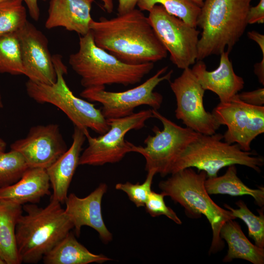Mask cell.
Returning <instances> with one entry per match:
<instances>
[{
    "mask_svg": "<svg viewBox=\"0 0 264 264\" xmlns=\"http://www.w3.org/2000/svg\"><path fill=\"white\" fill-rule=\"evenodd\" d=\"M89 29L97 46L125 63H154L167 56L148 17L140 10L135 8L110 20L92 19Z\"/></svg>",
    "mask_w": 264,
    "mask_h": 264,
    "instance_id": "6da1fadb",
    "label": "cell"
},
{
    "mask_svg": "<svg viewBox=\"0 0 264 264\" xmlns=\"http://www.w3.org/2000/svg\"><path fill=\"white\" fill-rule=\"evenodd\" d=\"M59 202L51 199L44 207L24 204L25 214L16 227V244L22 263L37 264L74 228Z\"/></svg>",
    "mask_w": 264,
    "mask_h": 264,
    "instance_id": "7a4b0ae2",
    "label": "cell"
},
{
    "mask_svg": "<svg viewBox=\"0 0 264 264\" xmlns=\"http://www.w3.org/2000/svg\"><path fill=\"white\" fill-rule=\"evenodd\" d=\"M252 0H204L197 19L201 30L197 61L230 52L243 35Z\"/></svg>",
    "mask_w": 264,
    "mask_h": 264,
    "instance_id": "3957f363",
    "label": "cell"
},
{
    "mask_svg": "<svg viewBox=\"0 0 264 264\" xmlns=\"http://www.w3.org/2000/svg\"><path fill=\"white\" fill-rule=\"evenodd\" d=\"M78 51L69 56L68 63L80 76L85 88L134 85L140 82L154 66L153 62L131 65L120 61L97 46L90 31L80 37Z\"/></svg>",
    "mask_w": 264,
    "mask_h": 264,
    "instance_id": "277c9868",
    "label": "cell"
},
{
    "mask_svg": "<svg viewBox=\"0 0 264 264\" xmlns=\"http://www.w3.org/2000/svg\"><path fill=\"white\" fill-rule=\"evenodd\" d=\"M171 175L159 182L161 193L181 205L189 218L197 219L204 215L212 231L209 253L221 250L224 243L220 237V229L227 220L236 218L229 210L218 205L210 197L205 187L206 173L203 171L197 173L192 168H187Z\"/></svg>",
    "mask_w": 264,
    "mask_h": 264,
    "instance_id": "5b68a950",
    "label": "cell"
},
{
    "mask_svg": "<svg viewBox=\"0 0 264 264\" xmlns=\"http://www.w3.org/2000/svg\"><path fill=\"white\" fill-rule=\"evenodd\" d=\"M57 75L56 82L50 85L35 82L28 79L25 88L28 96L37 103L52 104L61 110L75 127L84 131L88 129L102 135L110 128L101 110L94 104L74 95L67 86L64 75L67 67L59 54L52 56Z\"/></svg>",
    "mask_w": 264,
    "mask_h": 264,
    "instance_id": "8992f818",
    "label": "cell"
},
{
    "mask_svg": "<svg viewBox=\"0 0 264 264\" xmlns=\"http://www.w3.org/2000/svg\"><path fill=\"white\" fill-rule=\"evenodd\" d=\"M220 133L200 134L190 143L174 164L171 174L187 168L203 171L207 178L218 176L222 168L239 164L252 168L258 173L264 159L255 152L244 151L237 144L222 141Z\"/></svg>",
    "mask_w": 264,
    "mask_h": 264,
    "instance_id": "52a82bcc",
    "label": "cell"
},
{
    "mask_svg": "<svg viewBox=\"0 0 264 264\" xmlns=\"http://www.w3.org/2000/svg\"><path fill=\"white\" fill-rule=\"evenodd\" d=\"M154 118L162 124L160 130L154 126V135H149L145 147L134 145L132 152L142 155L145 159V170L154 169L161 176L171 174L177 159L187 147L200 134L189 128L182 127L167 118L157 110L152 109Z\"/></svg>",
    "mask_w": 264,
    "mask_h": 264,
    "instance_id": "ba28073f",
    "label": "cell"
},
{
    "mask_svg": "<svg viewBox=\"0 0 264 264\" xmlns=\"http://www.w3.org/2000/svg\"><path fill=\"white\" fill-rule=\"evenodd\" d=\"M153 117L152 109L143 110L124 117L107 119L110 128L97 137H92L88 130L85 131L88 145L81 154L79 165L101 166L119 162L132 152L134 145L125 139L126 133L142 129Z\"/></svg>",
    "mask_w": 264,
    "mask_h": 264,
    "instance_id": "9c48e42d",
    "label": "cell"
},
{
    "mask_svg": "<svg viewBox=\"0 0 264 264\" xmlns=\"http://www.w3.org/2000/svg\"><path fill=\"white\" fill-rule=\"evenodd\" d=\"M168 68L162 67L142 84L124 91L111 92L104 88H85L80 95L89 101L100 103L101 112L106 119L129 116L134 113L135 108L142 105L157 110L161 107L163 96L154 90L161 82L170 80L173 70L162 75Z\"/></svg>",
    "mask_w": 264,
    "mask_h": 264,
    "instance_id": "30bf717a",
    "label": "cell"
},
{
    "mask_svg": "<svg viewBox=\"0 0 264 264\" xmlns=\"http://www.w3.org/2000/svg\"><path fill=\"white\" fill-rule=\"evenodd\" d=\"M149 22L163 46L170 54L171 62L184 69L197 59L200 32L181 19L168 13L159 4L149 11Z\"/></svg>",
    "mask_w": 264,
    "mask_h": 264,
    "instance_id": "8fae6325",
    "label": "cell"
},
{
    "mask_svg": "<svg viewBox=\"0 0 264 264\" xmlns=\"http://www.w3.org/2000/svg\"><path fill=\"white\" fill-rule=\"evenodd\" d=\"M176 101V117L186 127L202 134L216 133L220 125L213 113L203 105L205 90L193 74L191 68L183 69L182 74L170 83Z\"/></svg>",
    "mask_w": 264,
    "mask_h": 264,
    "instance_id": "7c38bea8",
    "label": "cell"
},
{
    "mask_svg": "<svg viewBox=\"0 0 264 264\" xmlns=\"http://www.w3.org/2000/svg\"><path fill=\"white\" fill-rule=\"evenodd\" d=\"M219 124L226 126L224 141L250 151L252 141L264 132V106L247 104L235 95L229 101L220 102L212 112Z\"/></svg>",
    "mask_w": 264,
    "mask_h": 264,
    "instance_id": "4fadbf2b",
    "label": "cell"
},
{
    "mask_svg": "<svg viewBox=\"0 0 264 264\" xmlns=\"http://www.w3.org/2000/svg\"><path fill=\"white\" fill-rule=\"evenodd\" d=\"M23 156L29 168L46 169L67 150L57 124L32 127L26 136L10 145Z\"/></svg>",
    "mask_w": 264,
    "mask_h": 264,
    "instance_id": "5bb4252c",
    "label": "cell"
},
{
    "mask_svg": "<svg viewBox=\"0 0 264 264\" xmlns=\"http://www.w3.org/2000/svg\"><path fill=\"white\" fill-rule=\"evenodd\" d=\"M16 32L25 75L35 82L48 85L54 83L57 75L46 37L28 21Z\"/></svg>",
    "mask_w": 264,
    "mask_h": 264,
    "instance_id": "9a60e30c",
    "label": "cell"
},
{
    "mask_svg": "<svg viewBox=\"0 0 264 264\" xmlns=\"http://www.w3.org/2000/svg\"><path fill=\"white\" fill-rule=\"evenodd\" d=\"M108 186L101 183L87 197L80 198L70 193L65 202V211L71 221L76 235L79 236L83 226H88L96 231L100 239L108 243L112 240V235L103 220L101 210L102 198Z\"/></svg>",
    "mask_w": 264,
    "mask_h": 264,
    "instance_id": "2e32d148",
    "label": "cell"
},
{
    "mask_svg": "<svg viewBox=\"0 0 264 264\" xmlns=\"http://www.w3.org/2000/svg\"><path fill=\"white\" fill-rule=\"evenodd\" d=\"M229 54L224 51L220 54L219 65L213 71L207 70L202 60L197 61L191 68L202 88L216 94L221 103L231 100L244 84L243 78L234 72Z\"/></svg>",
    "mask_w": 264,
    "mask_h": 264,
    "instance_id": "e0dca14e",
    "label": "cell"
},
{
    "mask_svg": "<svg viewBox=\"0 0 264 264\" xmlns=\"http://www.w3.org/2000/svg\"><path fill=\"white\" fill-rule=\"evenodd\" d=\"M70 148L46 169L53 190L51 199L65 203L68 190L77 166L83 145L86 140L85 131L74 126Z\"/></svg>",
    "mask_w": 264,
    "mask_h": 264,
    "instance_id": "ac0fdd59",
    "label": "cell"
},
{
    "mask_svg": "<svg viewBox=\"0 0 264 264\" xmlns=\"http://www.w3.org/2000/svg\"><path fill=\"white\" fill-rule=\"evenodd\" d=\"M94 0H50L44 26L48 29L63 27L81 36L88 34L92 20L90 11Z\"/></svg>",
    "mask_w": 264,
    "mask_h": 264,
    "instance_id": "d6986e66",
    "label": "cell"
},
{
    "mask_svg": "<svg viewBox=\"0 0 264 264\" xmlns=\"http://www.w3.org/2000/svg\"><path fill=\"white\" fill-rule=\"evenodd\" d=\"M50 187L46 169L29 168L17 182L0 188V199L21 205L36 204L51 194Z\"/></svg>",
    "mask_w": 264,
    "mask_h": 264,
    "instance_id": "ffe728a7",
    "label": "cell"
},
{
    "mask_svg": "<svg viewBox=\"0 0 264 264\" xmlns=\"http://www.w3.org/2000/svg\"><path fill=\"white\" fill-rule=\"evenodd\" d=\"M220 237L227 242L228 250L223 259L224 263L240 259L253 264H264V248L252 243L242 232L241 226L234 220L224 223L220 230Z\"/></svg>",
    "mask_w": 264,
    "mask_h": 264,
    "instance_id": "44dd1931",
    "label": "cell"
},
{
    "mask_svg": "<svg viewBox=\"0 0 264 264\" xmlns=\"http://www.w3.org/2000/svg\"><path fill=\"white\" fill-rule=\"evenodd\" d=\"M23 213L22 205L0 199V256L6 264H20L16 239V227Z\"/></svg>",
    "mask_w": 264,
    "mask_h": 264,
    "instance_id": "7402d4cb",
    "label": "cell"
},
{
    "mask_svg": "<svg viewBox=\"0 0 264 264\" xmlns=\"http://www.w3.org/2000/svg\"><path fill=\"white\" fill-rule=\"evenodd\" d=\"M43 260L45 264H102L112 259L103 254L90 252L69 232L43 257Z\"/></svg>",
    "mask_w": 264,
    "mask_h": 264,
    "instance_id": "603a6c76",
    "label": "cell"
},
{
    "mask_svg": "<svg viewBox=\"0 0 264 264\" xmlns=\"http://www.w3.org/2000/svg\"><path fill=\"white\" fill-rule=\"evenodd\" d=\"M225 173L220 176L207 178L205 187L209 195L222 194L231 196H251L260 207L264 205V188L252 189L247 186L237 176L235 165L228 166Z\"/></svg>",
    "mask_w": 264,
    "mask_h": 264,
    "instance_id": "cb8c5ba5",
    "label": "cell"
},
{
    "mask_svg": "<svg viewBox=\"0 0 264 264\" xmlns=\"http://www.w3.org/2000/svg\"><path fill=\"white\" fill-rule=\"evenodd\" d=\"M0 73L25 75L17 32L0 36Z\"/></svg>",
    "mask_w": 264,
    "mask_h": 264,
    "instance_id": "d4e9b609",
    "label": "cell"
},
{
    "mask_svg": "<svg viewBox=\"0 0 264 264\" xmlns=\"http://www.w3.org/2000/svg\"><path fill=\"white\" fill-rule=\"evenodd\" d=\"M156 4L162 6L170 14L197 27L200 7L190 0H138L137 3L139 10L148 12Z\"/></svg>",
    "mask_w": 264,
    "mask_h": 264,
    "instance_id": "484cf974",
    "label": "cell"
},
{
    "mask_svg": "<svg viewBox=\"0 0 264 264\" xmlns=\"http://www.w3.org/2000/svg\"><path fill=\"white\" fill-rule=\"evenodd\" d=\"M22 0L0 2V36L16 32L25 24L27 13Z\"/></svg>",
    "mask_w": 264,
    "mask_h": 264,
    "instance_id": "4316f807",
    "label": "cell"
},
{
    "mask_svg": "<svg viewBox=\"0 0 264 264\" xmlns=\"http://www.w3.org/2000/svg\"><path fill=\"white\" fill-rule=\"evenodd\" d=\"M238 207L234 209L227 204L224 205L235 218H239L244 222L248 229V236L258 247L264 248V207L258 210L259 215L254 214L242 200L236 202Z\"/></svg>",
    "mask_w": 264,
    "mask_h": 264,
    "instance_id": "83f0119b",
    "label": "cell"
},
{
    "mask_svg": "<svg viewBox=\"0 0 264 264\" xmlns=\"http://www.w3.org/2000/svg\"><path fill=\"white\" fill-rule=\"evenodd\" d=\"M29 166L19 152L12 150L0 154V188L11 185L21 178Z\"/></svg>",
    "mask_w": 264,
    "mask_h": 264,
    "instance_id": "f1b7e54d",
    "label": "cell"
},
{
    "mask_svg": "<svg viewBox=\"0 0 264 264\" xmlns=\"http://www.w3.org/2000/svg\"><path fill=\"white\" fill-rule=\"evenodd\" d=\"M145 181L141 183L133 184L130 182L119 183L115 185V189L125 192L130 200L132 201L137 207L145 206L148 196L152 191L151 186L154 176L156 174L154 169H152L148 172Z\"/></svg>",
    "mask_w": 264,
    "mask_h": 264,
    "instance_id": "f546056e",
    "label": "cell"
},
{
    "mask_svg": "<svg viewBox=\"0 0 264 264\" xmlns=\"http://www.w3.org/2000/svg\"><path fill=\"white\" fill-rule=\"evenodd\" d=\"M165 196L162 193H157L152 191L145 204L146 210L152 217H155L164 215L177 224L182 221L176 214L164 201Z\"/></svg>",
    "mask_w": 264,
    "mask_h": 264,
    "instance_id": "4dcf8cb0",
    "label": "cell"
},
{
    "mask_svg": "<svg viewBox=\"0 0 264 264\" xmlns=\"http://www.w3.org/2000/svg\"><path fill=\"white\" fill-rule=\"evenodd\" d=\"M238 98L247 104L264 106V88H260L251 91H244L237 94Z\"/></svg>",
    "mask_w": 264,
    "mask_h": 264,
    "instance_id": "1f68e13d",
    "label": "cell"
},
{
    "mask_svg": "<svg viewBox=\"0 0 264 264\" xmlns=\"http://www.w3.org/2000/svg\"><path fill=\"white\" fill-rule=\"evenodd\" d=\"M248 24L264 22V0H260L255 6H250L247 14Z\"/></svg>",
    "mask_w": 264,
    "mask_h": 264,
    "instance_id": "d6a6232c",
    "label": "cell"
},
{
    "mask_svg": "<svg viewBox=\"0 0 264 264\" xmlns=\"http://www.w3.org/2000/svg\"><path fill=\"white\" fill-rule=\"evenodd\" d=\"M138 0H118V15H123L135 9Z\"/></svg>",
    "mask_w": 264,
    "mask_h": 264,
    "instance_id": "836d02e7",
    "label": "cell"
},
{
    "mask_svg": "<svg viewBox=\"0 0 264 264\" xmlns=\"http://www.w3.org/2000/svg\"><path fill=\"white\" fill-rule=\"evenodd\" d=\"M26 4L31 18L38 21L40 18V11L38 0H22Z\"/></svg>",
    "mask_w": 264,
    "mask_h": 264,
    "instance_id": "e575fe53",
    "label": "cell"
},
{
    "mask_svg": "<svg viewBox=\"0 0 264 264\" xmlns=\"http://www.w3.org/2000/svg\"><path fill=\"white\" fill-rule=\"evenodd\" d=\"M248 37L255 42L260 48L263 56H264V35L253 30L247 32Z\"/></svg>",
    "mask_w": 264,
    "mask_h": 264,
    "instance_id": "d590c367",
    "label": "cell"
},
{
    "mask_svg": "<svg viewBox=\"0 0 264 264\" xmlns=\"http://www.w3.org/2000/svg\"><path fill=\"white\" fill-rule=\"evenodd\" d=\"M254 72L257 76L259 82L264 85V58L260 62L255 64L254 66Z\"/></svg>",
    "mask_w": 264,
    "mask_h": 264,
    "instance_id": "8d00e7d4",
    "label": "cell"
},
{
    "mask_svg": "<svg viewBox=\"0 0 264 264\" xmlns=\"http://www.w3.org/2000/svg\"><path fill=\"white\" fill-rule=\"evenodd\" d=\"M46 1L48 0H43ZM103 2V6L105 10L109 13H111L113 10L114 4L113 0H101Z\"/></svg>",
    "mask_w": 264,
    "mask_h": 264,
    "instance_id": "74e56055",
    "label": "cell"
},
{
    "mask_svg": "<svg viewBox=\"0 0 264 264\" xmlns=\"http://www.w3.org/2000/svg\"><path fill=\"white\" fill-rule=\"evenodd\" d=\"M6 148V143L0 137V154L5 152Z\"/></svg>",
    "mask_w": 264,
    "mask_h": 264,
    "instance_id": "f35d334b",
    "label": "cell"
},
{
    "mask_svg": "<svg viewBox=\"0 0 264 264\" xmlns=\"http://www.w3.org/2000/svg\"><path fill=\"white\" fill-rule=\"evenodd\" d=\"M190 0L200 7H201L204 1V0Z\"/></svg>",
    "mask_w": 264,
    "mask_h": 264,
    "instance_id": "ab89813d",
    "label": "cell"
},
{
    "mask_svg": "<svg viewBox=\"0 0 264 264\" xmlns=\"http://www.w3.org/2000/svg\"><path fill=\"white\" fill-rule=\"evenodd\" d=\"M3 104L2 102V97L0 93V109L3 107Z\"/></svg>",
    "mask_w": 264,
    "mask_h": 264,
    "instance_id": "60d3db41",
    "label": "cell"
},
{
    "mask_svg": "<svg viewBox=\"0 0 264 264\" xmlns=\"http://www.w3.org/2000/svg\"><path fill=\"white\" fill-rule=\"evenodd\" d=\"M0 264H6L4 261L0 256Z\"/></svg>",
    "mask_w": 264,
    "mask_h": 264,
    "instance_id": "b9f144b4",
    "label": "cell"
},
{
    "mask_svg": "<svg viewBox=\"0 0 264 264\" xmlns=\"http://www.w3.org/2000/svg\"><path fill=\"white\" fill-rule=\"evenodd\" d=\"M3 0H0V1H3Z\"/></svg>",
    "mask_w": 264,
    "mask_h": 264,
    "instance_id": "7bdbcfd3",
    "label": "cell"
}]
</instances>
